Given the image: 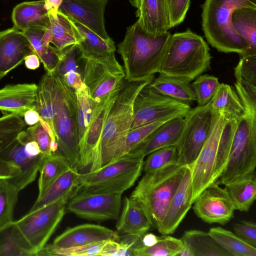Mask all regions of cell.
Instances as JSON below:
<instances>
[{
    "label": "cell",
    "instance_id": "obj_1",
    "mask_svg": "<svg viewBox=\"0 0 256 256\" xmlns=\"http://www.w3.org/2000/svg\"><path fill=\"white\" fill-rule=\"evenodd\" d=\"M154 78L152 76L146 80L125 82L108 116L89 172L98 170L118 159L130 130L135 99L142 88Z\"/></svg>",
    "mask_w": 256,
    "mask_h": 256
},
{
    "label": "cell",
    "instance_id": "obj_2",
    "mask_svg": "<svg viewBox=\"0 0 256 256\" xmlns=\"http://www.w3.org/2000/svg\"><path fill=\"white\" fill-rule=\"evenodd\" d=\"M170 36L168 31L156 36L150 34L136 22L127 28L117 50L123 61L127 82L146 80L158 73Z\"/></svg>",
    "mask_w": 256,
    "mask_h": 256
},
{
    "label": "cell",
    "instance_id": "obj_3",
    "mask_svg": "<svg viewBox=\"0 0 256 256\" xmlns=\"http://www.w3.org/2000/svg\"><path fill=\"white\" fill-rule=\"evenodd\" d=\"M188 166L176 162L144 172L130 196L158 232Z\"/></svg>",
    "mask_w": 256,
    "mask_h": 256
},
{
    "label": "cell",
    "instance_id": "obj_4",
    "mask_svg": "<svg viewBox=\"0 0 256 256\" xmlns=\"http://www.w3.org/2000/svg\"><path fill=\"white\" fill-rule=\"evenodd\" d=\"M211 59L203 38L188 29L171 34L158 73L190 82L209 69Z\"/></svg>",
    "mask_w": 256,
    "mask_h": 256
},
{
    "label": "cell",
    "instance_id": "obj_5",
    "mask_svg": "<svg viewBox=\"0 0 256 256\" xmlns=\"http://www.w3.org/2000/svg\"><path fill=\"white\" fill-rule=\"evenodd\" d=\"M202 8V29L208 43L220 52L246 54L248 45L234 30L231 18L236 10L256 9V0H206Z\"/></svg>",
    "mask_w": 256,
    "mask_h": 256
},
{
    "label": "cell",
    "instance_id": "obj_6",
    "mask_svg": "<svg viewBox=\"0 0 256 256\" xmlns=\"http://www.w3.org/2000/svg\"><path fill=\"white\" fill-rule=\"evenodd\" d=\"M228 120L231 146L226 164L216 181L219 184L254 172L256 166V108H244L241 116Z\"/></svg>",
    "mask_w": 256,
    "mask_h": 256
},
{
    "label": "cell",
    "instance_id": "obj_7",
    "mask_svg": "<svg viewBox=\"0 0 256 256\" xmlns=\"http://www.w3.org/2000/svg\"><path fill=\"white\" fill-rule=\"evenodd\" d=\"M53 74L56 87L54 127L58 150L66 157L72 168L78 169L80 156L75 90L61 77Z\"/></svg>",
    "mask_w": 256,
    "mask_h": 256
},
{
    "label": "cell",
    "instance_id": "obj_8",
    "mask_svg": "<svg viewBox=\"0 0 256 256\" xmlns=\"http://www.w3.org/2000/svg\"><path fill=\"white\" fill-rule=\"evenodd\" d=\"M78 188L72 190L53 202L28 212L14 224L36 252L45 246L63 218L70 198Z\"/></svg>",
    "mask_w": 256,
    "mask_h": 256
},
{
    "label": "cell",
    "instance_id": "obj_9",
    "mask_svg": "<svg viewBox=\"0 0 256 256\" xmlns=\"http://www.w3.org/2000/svg\"><path fill=\"white\" fill-rule=\"evenodd\" d=\"M190 108V104L163 95L148 84L135 99L130 130L160 120L184 117Z\"/></svg>",
    "mask_w": 256,
    "mask_h": 256
},
{
    "label": "cell",
    "instance_id": "obj_10",
    "mask_svg": "<svg viewBox=\"0 0 256 256\" xmlns=\"http://www.w3.org/2000/svg\"><path fill=\"white\" fill-rule=\"evenodd\" d=\"M227 120L222 112L212 110V118L206 138L195 160L190 166L192 186L191 203L213 183L212 174L221 134Z\"/></svg>",
    "mask_w": 256,
    "mask_h": 256
},
{
    "label": "cell",
    "instance_id": "obj_11",
    "mask_svg": "<svg viewBox=\"0 0 256 256\" xmlns=\"http://www.w3.org/2000/svg\"><path fill=\"white\" fill-rule=\"evenodd\" d=\"M212 118L210 102L190 108L184 117V127L176 146L178 164L190 166L195 160L208 136Z\"/></svg>",
    "mask_w": 256,
    "mask_h": 256
},
{
    "label": "cell",
    "instance_id": "obj_12",
    "mask_svg": "<svg viewBox=\"0 0 256 256\" xmlns=\"http://www.w3.org/2000/svg\"><path fill=\"white\" fill-rule=\"evenodd\" d=\"M78 58L82 66V82L96 102L124 84L125 73L120 63L102 62L82 58L80 55Z\"/></svg>",
    "mask_w": 256,
    "mask_h": 256
},
{
    "label": "cell",
    "instance_id": "obj_13",
    "mask_svg": "<svg viewBox=\"0 0 256 256\" xmlns=\"http://www.w3.org/2000/svg\"><path fill=\"white\" fill-rule=\"evenodd\" d=\"M122 204V194L78 192L68 202L66 209L80 218L100 222L117 219Z\"/></svg>",
    "mask_w": 256,
    "mask_h": 256
},
{
    "label": "cell",
    "instance_id": "obj_14",
    "mask_svg": "<svg viewBox=\"0 0 256 256\" xmlns=\"http://www.w3.org/2000/svg\"><path fill=\"white\" fill-rule=\"evenodd\" d=\"M193 204L194 214L208 224L224 225L234 217L236 210L224 188L216 182L206 187Z\"/></svg>",
    "mask_w": 256,
    "mask_h": 256
},
{
    "label": "cell",
    "instance_id": "obj_15",
    "mask_svg": "<svg viewBox=\"0 0 256 256\" xmlns=\"http://www.w3.org/2000/svg\"><path fill=\"white\" fill-rule=\"evenodd\" d=\"M124 84L112 91L100 102H96L88 131L83 142L78 146V170L91 164L98 148L108 116Z\"/></svg>",
    "mask_w": 256,
    "mask_h": 256
},
{
    "label": "cell",
    "instance_id": "obj_16",
    "mask_svg": "<svg viewBox=\"0 0 256 256\" xmlns=\"http://www.w3.org/2000/svg\"><path fill=\"white\" fill-rule=\"evenodd\" d=\"M108 0H62L58 10L102 38L110 40L106 30L104 13Z\"/></svg>",
    "mask_w": 256,
    "mask_h": 256
},
{
    "label": "cell",
    "instance_id": "obj_17",
    "mask_svg": "<svg viewBox=\"0 0 256 256\" xmlns=\"http://www.w3.org/2000/svg\"><path fill=\"white\" fill-rule=\"evenodd\" d=\"M21 132L14 140L0 149V160L12 162L20 169L18 176L9 179L20 192L36 180L45 156L34 157L26 152Z\"/></svg>",
    "mask_w": 256,
    "mask_h": 256
},
{
    "label": "cell",
    "instance_id": "obj_18",
    "mask_svg": "<svg viewBox=\"0 0 256 256\" xmlns=\"http://www.w3.org/2000/svg\"><path fill=\"white\" fill-rule=\"evenodd\" d=\"M34 54L24 34L12 27L0 32V80Z\"/></svg>",
    "mask_w": 256,
    "mask_h": 256
},
{
    "label": "cell",
    "instance_id": "obj_19",
    "mask_svg": "<svg viewBox=\"0 0 256 256\" xmlns=\"http://www.w3.org/2000/svg\"><path fill=\"white\" fill-rule=\"evenodd\" d=\"M120 238L116 231L100 225L87 224L68 228L58 236L51 245L56 248H66L108 240L118 242Z\"/></svg>",
    "mask_w": 256,
    "mask_h": 256
},
{
    "label": "cell",
    "instance_id": "obj_20",
    "mask_svg": "<svg viewBox=\"0 0 256 256\" xmlns=\"http://www.w3.org/2000/svg\"><path fill=\"white\" fill-rule=\"evenodd\" d=\"M192 186L190 170L186 168L182 180L170 203L158 232L162 234H174L192 206Z\"/></svg>",
    "mask_w": 256,
    "mask_h": 256
},
{
    "label": "cell",
    "instance_id": "obj_21",
    "mask_svg": "<svg viewBox=\"0 0 256 256\" xmlns=\"http://www.w3.org/2000/svg\"><path fill=\"white\" fill-rule=\"evenodd\" d=\"M144 158L135 153L128 152L98 170L80 173L77 186L79 189L84 186L98 183L142 168Z\"/></svg>",
    "mask_w": 256,
    "mask_h": 256
},
{
    "label": "cell",
    "instance_id": "obj_22",
    "mask_svg": "<svg viewBox=\"0 0 256 256\" xmlns=\"http://www.w3.org/2000/svg\"><path fill=\"white\" fill-rule=\"evenodd\" d=\"M136 14V22L150 34L160 35L172 28L165 0H142Z\"/></svg>",
    "mask_w": 256,
    "mask_h": 256
},
{
    "label": "cell",
    "instance_id": "obj_23",
    "mask_svg": "<svg viewBox=\"0 0 256 256\" xmlns=\"http://www.w3.org/2000/svg\"><path fill=\"white\" fill-rule=\"evenodd\" d=\"M38 85L35 84H8L0 89V110L24 116L34 109Z\"/></svg>",
    "mask_w": 256,
    "mask_h": 256
},
{
    "label": "cell",
    "instance_id": "obj_24",
    "mask_svg": "<svg viewBox=\"0 0 256 256\" xmlns=\"http://www.w3.org/2000/svg\"><path fill=\"white\" fill-rule=\"evenodd\" d=\"M184 123V117L176 118L166 121L129 152H134L144 158L158 149L171 146H176Z\"/></svg>",
    "mask_w": 256,
    "mask_h": 256
},
{
    "label": "cell",
    "instance_id": "obj_25",
    "mask_svg": "<svg viewBox=\"0 0 256 256\" xmlns=\"http://www.w3.org/2000/svg\"><path fill=\"white\" fill-rule=\"evenodd\" d=\"M74 22L82 36V40L76 44L80 58L112 64L119 63L116 58V48L112 38L104 40L84 25Z\"/></svg>",
    "mask_w": 256,
    "mask_h": 256
},
{
    "label": "cell",
    "instance_id": "obj_26",
    "mask_svg": "<svg viewBox=\"0 0 256 256\" xmlns=\"http://www.w3.org/2000/svg\"><path fill=\"white\" fill-rule=\"evenodd\" d=\"M50 8L44 0L20 3L12 12L14 27L22 32L30 28H46L50 24Z\"/></svg>",
    "mask_w": 256,
    "mask_h": 256
},
{
    "label": "cell",
    "instance_id": "obj_27",
    "mask_svg": "<svg viewBox=\"0 0 256 256\" xmlns=\"http://www.w3.org/2000/svg\"><path fill=\"white\" fill-rule=\"evenodd\" d=\"M50 24L46 28L50 34V43L60 50L78 44L82 40L78 29L74 22L58 9L49 10Z\"/></svg>",
    "mask_w": 256,
    "mask_h": 256
},
{
    "label": "cell",
    "instance_id": "obj_28",
    "mask_svg": "<svg viewBox=\"0 0 256 256\" xmlns=\"http://www.w3.org/2000/svg\"><path fill=\"white\" fill-rule=\"evenodd\" d=\"M223 185L235 210L248 212L256 198L255 171L236 177Z\"/></svg>",
    "mask_w": 256,
    "mask_h": 256
},
{
    "label": "cell",
    "instance_id": "obj_29",
    "mask_svg": "<svg viewBox=\"0 0 256 256\" xmlns=\"http://www.w3.org/2000/svg\"><path fill=\"white\" fill-rule=\"evenodd\" d=\"M151 227L144 212L130 198L125 196L122 212L116 225V232L126 236L140 238Z\"/></svg>",
    "mask_w": 256,
    "mask_h": 256
},
{
    "label": "cell",
    "instance_id": "obj_30",
    "mask_svg": "<svg viewBox=\"0 0 256 256\" xmlns=\"http://www.w3.org/2000/svg\"><path fill=\"white\" fill-rule=\"evenodd\" d=\"M56 87L54 76L53 74L46 72L38 85L34 110L49 124L54 133V120L56 114Z\"/></svg>",
    "mask_w": 256,
    "mask_h": 256
},
{
    "label": "cell",
    "instance_id": "obj_31",
    "mask_svg": "<svg viewBox=\"0 0 256 256\" xmlns=\"http://www.w3.org/2000/svg\"><path fill=\"white\" fill-rule=\"evenodd\" d=\"M46 28H31L23 32L30 41L34 51L42 63L46 72L54 74L64 54V49L60 50L50 45L46 46L42 38Z\"/></svg>",
    "mask_w": 256,
    "mask_h": 256
},
{
    "label": "cell",
    "instance_id": "obj_32",
    "mask_svg": "<svg viewBox=\"0 0 256 256\" xmlns=\"http://www.w3.org/2000/svg\"><path fill=\"white\" fill-rule=\"evenodd\" d=\"M148 86L163 95L189 104L196 100L190 82L180 78L160 74Z\"/></svg>",
    "mask_w": 256,
    "mask_h": 256
},
{
    "label": "cell",
    "instance_id": "obj_33",
    "mask_svg": "<svg viewBox=\"0 0 256 256\" xmlns=\"http://www.w3.org/2000/svg\"><path fill=\"white\" fill-rule=\"evenodd\" d=\"M0 256H36L14 222L0 229Z\"/></svg>",
    "mask_w": 256,
    "mask_h": 256
},
{
    "label": "cell",
    "instance_id": "obj_34",
    "mask_svg": "<svg viewBox=\"0 0 256 256\" xmlns=\"http://www.w3.org/2000/svg\"><path fill=\"white\" fill-rule=\"evenodd\" d=\"M180 240L194 256H230L210 235L198 230L186 231Z\"/></svg>",
    "mask_w": 256,
    "mask_h": 256
},
{
    "label": "cell",
    "instance_id": "obj_35",
    "mask_svg": "<svg viewBox=\"0 0 256 256\" xmlns=\"http://www.w3.org/2000/svg\"><path fill=\"white\" fill-rule=\"evenodd\" d=\"M210 103L212 110L223 113L228 119L236 118L244 112L235 89L224 83L220 84Z\"/></svg>",
    "mask_w": 256,
    "mask_h": 256
},
{
    "label": "cell",
    "instance_id": "obj_36",
    "mask_svg": "<svg viewBox=\"0 0 256 256\" xmlns=\"http://www.w3.org/2000/svg\"><path fill=\"white\" fill-rule=\"evenodd\" d=\"M231 23L235 32L248 45L246 54H256V9L243 8L236 10L232 14Z\"/></svg>",
    "mask_w": 256,
    "mask_h": 256
},
{
    "label": "cell",
    "instance_id": "obj_37",
    "mask_svg": "<svg viewBox=\"0 0 256 256\" xmlns=\"http://www.w3.org/2000/svg\"><path fill=\"white\" fill-rule=\"evenodd\" d=\"M79 174L76 168L70 167L68 168L48 187L40 198H36L30 210L48 204L68 192L78 188L77 181Z\"/></svg>",
    "mask_w": 256,
    "mask_h": 256
},
{
    "label": "cell",
    "instance_id": "obj_38",
    "mask_svg": "<svg viewBox=\"0 0 256 256\" xmlns=\"http://www.w3.org/2000/svg\"><path fill=\"white\" fill-rule=\"evenodd\" d=\"M70 167L67 159L59 152L57 151L50 156H45L38 172V194L37 198H40L48 187Z\"/></svg>",
    "mask_w": 256,
    "mask_h": 256
},
{
    "label": "cell",
    "instance_id": "obj_39",
    "mask_svg": "<svg viewBox=\"0 0 256 256\" xmlns=\"http://www.w3.org/2000/svg\"><path fill=\"white\" fill-rule=\"evenodd\" d=\"M208 232L230 256H256V248L248 244L230 230L218 226L210 228Z\"/></svg>",
    "mask_w": 256,
    "mask_h": 256
},
{
    "label": "cell",
    "instance_id": "obj_40",
    "mask_svg": "<svg viewBox=\"0 0 256 256\" xmlns=\"http://www.w3.org/2000/svg\"><path fill=\"white\" fill-rule=\"evenodd\" d=\"M78 146L85 138L90 127L96 102L84 83L75 90Z\"/></svg>",
    "mask_w": 256,
    "mask_h": 256
},
{
    "label": "cell",
    "instance_id": "obj_41",
    "mask_svg": "<svg viewBox=\"0 0 256 256\" xmlns=\"http://www.w3.org/2000/svg\"><path fill=\"white\" fill-rule=\"evenodd\" d=\"M142 168L102 182L80 187L78 192L90 194H122L134 186Z\"/></svg>",
    "mask_w": 256,
    "mask_h": 256
},
{
    "label": "cell",
    "instance_id": "obj_42",
    "mask_svg": "<svg viewBox=\"0 0 256 256\" xmlns=\"http://www.w3.org/2000/svg\"><path fill=\"white\" fill-rule=\"evenodd\" d=\"M234 68V84L252 96L256 98V54L240 55Z\"/></svg>",
    "mask_w": 256,
    "mask_h": 256
},
{
    "label": "cell",
    "instance_id": "obj_43",
    "mask_svg": "<svg viewBox=\"0 0 256 256\" xmlns=\"http://www.w3.org/2000/svg\"><path fill=\"white\" fill-rule=\"evenodd\" d=\"M184 247L180 239L168 234L158 236L157 242L151 246H140L132 248L133 256H178Z\"/></svg>",
    "mask_w": 256,
    "mask_h": 256
},
{
    "label": "cell",
    "instance_id": "obj_44",
    "mask_svg": "<svg viewBox=\"0 0 256 256\" xmlns=\"http://www.w3.org/2000/svg\"><path fill=\"white\" fill-rule=\"evenodd\" d=\"M20 192L9 179H0V229L12 223Z\"/></svg>",
    "mask_w": 256,
    "mask_h": 256
},
{
    "label": "cell",
    "instance_id": "obj_45",
    "mask_svg": "<svg viewBox=\"0 0 256 256\" xmlns=\"http://www.w3.org/2000/svg\"><path fill=\"white\" fill-rule=\"evenodd\" d=\"M106 240L66 248H58L46 244L38 256H100Z\"/></svg>",
    "mask_w": 256,
    "mask_h": 256
},
{
    "label": "cell",
    "instance_id": "obj_46",
    "mask_svg": "<svg viewBox=\"0 0 256 256\" xmlns=\"http://www.w3.org/2000/svg\"><path fill=\"white\" fill-rule=\"evenodd\" d=\"M26 126L18 115L10 113L0 117V149L14 140Z\"/></svg>",
    "mask_w": 256,
    "mask_h": 256
},
{
    "label": "cell",
    "instance_id": "obj_47",
    "mask_svg": "<svg viewBox=\"0 0 256 256\" xmlns=\"http://www.w3.org/2000/svg\"><path fill=\"white\" fill-rule=\"evenodd\" d=\"M191 84L198 106H204L210 102L220 85L218 78L209 74L198 76Z\"/></svg>",
    "mask_w": 256,
    "mask_h": 256
},
{
    "label": "cell",
    "instance_id": "obj_48",
    "mask_svg": "<svg viewBox=\"0 0 256 256\" xmlns=\"http://www.w3.org/2000/svg\"><path fill=\"white\" fill-rule=\"evenodd\" d=\"M146 156L142 166L144 172L177 162L178 154L176 146H171L158 149Z\"/></svg>",
    "mask_w": 256,
    "mask_h": 256
},
{
    "label": "cell",
    "instance_id": "obj_49",
    "mask_svg": "<svg viewBox=\"0 0 256 256\" xmlns=\"http://www.w3.org/2000/svg\"><path fill=\"white\" fill-rule=\"evenodd\" d=\"M168 120H164L150 122L130 130L126 136L119 158L128 154L142 142L155 130Z\"/></svg>",
    "mask_w": 256,
    "mask_h": 256
},
{
    "label": "cell",
    "instance_id": "obj_50",
    "mask_svg": "<svg viewBox=\"0 0 256 256\" xmlns=\"http://www.w3.org/2000/svg\"><path fill=\"white\" fill-rule=\"evenodd\" d=\"M79 51L76 44L70 46L64 49V54L55 74L62 78L80 72L78 71L77 56Z\"/></svg>",
    "mask_w": 256,
    "mask_h": 256
},
{
    "label": "cell",
    "instance_id": "obj_51",
    "mask_svg": "<svg viewBox=\"0 0 256 256\" xmlns=\"http://www.w3.org/2000/svg\"><path fill=\"white\" fill-rule=\"evenodd\" d=\"M25 132L30 140L35 141L38 144L42 153L44 156L53 154L50 148L51 138L39 122L28 127Z\"/></svg>",
    "mask_w": 256,
    "mask_h": 256
},
{
    "label": "cell",
    "instance_id": "obj_52",
    "mask_svg": "<svg viewBox=\"0 0 256 256\" xmlns=\"http://www.w3.org/2000/svg\"><path fill=\"white\" fill-rule=\"evenodd\" d=\"M172 28L184 20L189 9L190 0H165Z\"/></svg>",
    "mask_w": 256,
    "mask_h": 256
},
{
    "label": "cell",
    "instance_id": "obj_53",
    "mask_svg": "<svg viewBox=\"0 0 256 256\" xmlns=\"http://www.w3.org/2000/svg\"><path fill=\"white\" fill-rule=\"evenodd\" d=\"M234 233L248 244L256 248V224L250 220H240L233 226Z\"/></svg>",
    "mask_w": 256,
    "mask_h": 256
},
{
    "label": "cell",
    "instance_id": "obj_54",
    "mask_svg": "<svg viewBox=\"0 0 256 256\" xmlns=\"http://www.w3.org/2000/svg\"><path fill=\"white\" fill-rule=\"evenodd\" d=\"M20 168L10 162L0 160V179H12L20 174Z\"/></svg>",
    "mask_w": 256,
    "mask_h": 256
},
{
    "label": "cell",
    "instance_id": "obj_55",
    "mask_svg": "<svg viewBox=\"0 0 256 256\" xmlns=\"http://www.w3.org/2000/svg\"><path fill=\"white\" fill-rule=\"evenodd\" d=\"M24 122L28 126H32L39 122L40 116L34 109L27 110L24 116Z\"/></svg>",
    "mask_w": 256,
    "mask_h": 256
},
{
    "label": "cell",
    "instance_id": "obj_56",
    "mask_svg": "<svg viewBox=\"0 0 256 256\" xmlns=\"http://www.w3.org/2000/svg\"><path fill=\"white\" fill-rule=\"evenodd\" d=\"M24 64L26 68L29 70H34L40 66V60L38 56L34 54L28 55L24 58Z\"/></svg>",
    "mask_w": 256,
    "mask_h": 256
},
{
    "label": "cell",
    "instance_id": "obj_57",
    "mask_svg": "<svg viewBox=\"0 0 256 256\" xmlns=\"http://www.w3.org/2000/svg\"><path fill=\"white\" fill-rule=\"evenodd\" d=\"M158 240V236L152 233H146L141 238V244L143 246H151L156 244Z\"/></svg>",
    "mask_w": 256,
    "mask_h": 256
},
{
    "label": "cell",
    "instance_id": "obj_58",
    "mask_svg": "<svg viewBox=\"0 0 256 256\" xmlns=\"http://www.w3.org/2000/svg\"><path fill=\"white\" fill-rule=\"evenodd\" d=\"M39 122L42 125L43 128L48 134L49 135L51 138V140L53 141H56L55 135L49 124L46 122L44 119H42L41 117H40Z\"/></svg>",
    "mask_w": 256,
    "mask_h": 256
},
{
    "label": "cell",
    "instance_id": "obj_59",
    "mask_svg": "<svg viewBox=\"0 0 256 256\" xmlns=\"http://www.w3.org/2000/svg\"><path fill=\"white\" fill-rule=\"evenodd\" d=\"M178 256H194L190 248L184 244L182 250L178 254Z\"/></svg>",
    "mask_w": 256,
    "mask_h": 256
},
{
    "label": "cell",
    "instance_id": "obj_60",
    "mask_svg": "<svg viewBox=\"0 0 256 256\" xmlns=\"http://www.w3.org/2000/svg\"><path fill=\"white\" fill-rule=\"evenodd\" d=\"M142 0H128L131 5L136 8H138Z\"/></svg>",
    "mask_w": 256,
    "mask_h": 256
}]
</instances>
